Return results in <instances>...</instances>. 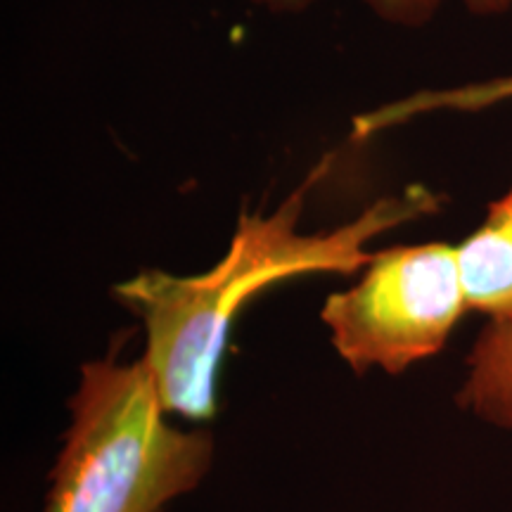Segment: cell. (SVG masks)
<instances>
[{
	"instance_id": "1",
	"label": "cell",
	"mask_w": 512,
	"mask_h": 512,
	"mask_svg": "<svg viewBox=\"0 0 512 512\" xmlns=\"http://www.w3.org/2000/svg\"><path fill=\"white\" fill-rule=\"evenodd\" d=\"M325 171L328 157L271 214L242 211L226 256L209 271L171 275L147 268L114 287L121 306L143 320V363L166 413L214 418L216 377L230 325L249 299L302 275L361 271L375 256L366 249L370 242L441 204L432 190L408 188L373 202L335 230L302 233L306 195Z\"/></svg>"
},
{
	"instance_id": "2",
	"label": "cell",
	"mask_w": 512,
	"mask_h": 512,
	"mask_svg": "<svg viewBox=\"0 0 512 512\" xmlns=\"http://www.w3.org/2000/svg\"><path fill=\"white\" fill-rule=\"evenodd\" d=\"M46 512H162L207 475L214 439L164 418L143 361L83 363Z\"/></svg>"
},
{
	"instance_id": "3",
	"label": "cell",
	"mask_w": 512,
	"mask_h": 512,
	"mask_svg": "<svg viewBox=\"0 0 512 512\" xmlns=\"http://www.w3.org/2000/svg\"><path fill=\"white\" fill-rule=\"evenodd\" d=\"M467 306L458 252L446 242L375 252L354 287L323 306L332 347L356 373H403L439 354Z\"/></svg>"
},
{
	"instance_id": "4",
	"label": "cell",
	"mask_w": 512,
	"mask_h": 512,
	"mask_svg": "<svg viewBox=\"0 0 512 512\" xmlns=\"http://www.w3.org/2000/svg\"><path fill=\"white\" fill-rule=\"evenodd\" d=\"M456 252L467 306L491 320L512 318V185Z\"/></svg>"
},
{
	"instance_id": "5",
	"label": "cell",
	"mask_w": 512,
	"mask_h": 512,
	"mask_svg": "<svg viewBox=\"0 0 512 512\" xmlns=\"http://www.w3.org/2000/svg\"><path fill=\"white\" fill-rule=\"evenodd\" d=\"M458 403L477 418L512 430V318L491 320L467 356Z\"/></svg>"
},
{
	"instance_id": "6",
	"label": "cell",
	"mask_w": 512,
	"mask_h": 512,
	"mask_svg": "<svg viewBox=\"0 0 512 512\" xmlns=\"http://www.w3.org/2000/svg\"><path fill=\"white\" fill-rule=\"evenodd\" d=\"M366 8L394 27H422L434 17L441 0H363ZM472 15L496 17L510 10L512 0H460Z\"/></svg>"
},
{
	"instance_id": "7",
	"label": "cell",
	"mask_w": 512,
	"mask_h": 512,
	"mask_svg": "<svg viewBox=\"0 0 512 512\" xmlns=\"http://www.w3.org/2000/svg\"><path fill=\"white\" fill-rule=\"evenodd\" d=\"M256 8H264L273 15H302L311 10L318 0H249Z\"/></svg>"
}]
</instances>
